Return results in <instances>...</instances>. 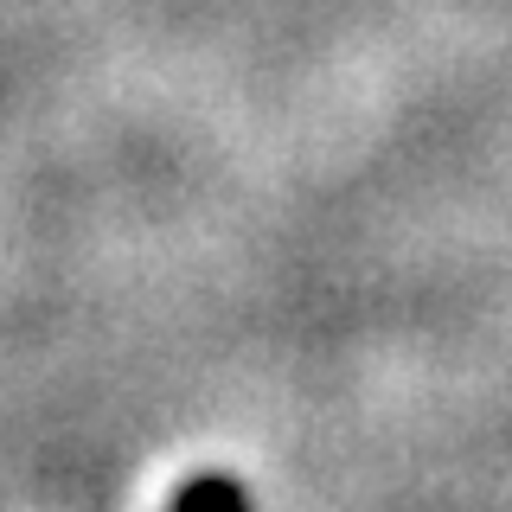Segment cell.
<instances>
[{"instance_id": "cell-1", "label": "cell", "mask_w": 512, "mask_h": 512, "mask_svg": "<svg viewBox=\"0 0 512 512\" xmlns=\"http://www.w3.org/2000/svg\"><path fill=\"white\" fill-rule=\"evenodd\" d=\"M173 512H244V493H237L231 480L205 474V480H192L180 500H173Z\"/></svg>"}]
</instances>
